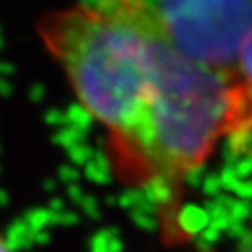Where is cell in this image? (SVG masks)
Listing matches in <instances>:
<instances>
[{
    "instance_id": "3",
    "label": "cell",
    "mask_w": 252,
    "mask_h": 252,
    "mask_svg": "<svg viewBox=\"0 0 252 252\" xmlns=\"http://www.w3.org/2000/svg\"><path fill=\"white\" fill-rule=\"evenodd\" d=\"M157 30L180 54L217 71H234L252 30V0H144Z\"/></svg>"
},
{
    "instance_id": "4",
    "label": "cell",
    "mask_w": 252,
    "mask_h": 252,
    "mask_svg": "<svg viewBox=\"0 0 252 252\" xmlns=\"http://www.w3.org/2000/svg\"><path fill=\"white\" fill-rule=\"evenodd\" d=\"M235 75L243 86L245 94H247V101L252 110V30L247 34L241 51H239V58H237V67H235Z\"/></svg>"
},
{
    "instance_id": "2",
    "label": "cell",
    "mask_w": 252,
    "mask_h": 252,
    "mask_svg": "<svg viewBox=\"0 0 252 252\" xmlns=\"http://www.w3.org/2000/svg\"><path fill=\"white\" fill-rule=\"evenodd\" d=\"M157 94L129 180L180 178L213 152L222 135L247 133L252 120L234 71H217L180 54L155 28Z\"/></svg>"
},
{
    "instance_id": "6",
    "label": "cell",
    "mask_w": 252,
    "mask_h": 252,
    "mask_svg": "<svg viewBox=\"0 0 252 252\" xmlns=\"http://www.w3.org/2000/svg\"><path fill=\"white\" fill-rule=\"evenodd\" d=\"M0 252H9L8 245H6V241H4V237L0 235Z\"/></svg>"
},
{
    "instance_id": "5",
    "label": "cell",
    "mask_w": 252,
    "mask_h": 252,
    "mask_svg": "<svg viewBox=\"0 0 252 252\" xmlns=\"http://www.w3.org/2000/svg\"><path fill=\"white\" fill-rule=\"evenodd\" d=\"M234 252H252V230L247 234V237H245L243 241L235 247Z\"/></svg>"
},
{
    "instance_id": "1",
    "label": "cell",
    "mask_w": 252,
    "mask_h": 252,
    "mask_svg": "<svg viewBox=\"0 0 252 252\" xmlns=\"http://www.w3.org/2000/svg\"><path fill=\"white\" fill-rule=\"evenodd\" d=\"M37 34L127 172L157 94L155 21L144 0H79L39 19Z\"/></svg>"
}]
</instances>
